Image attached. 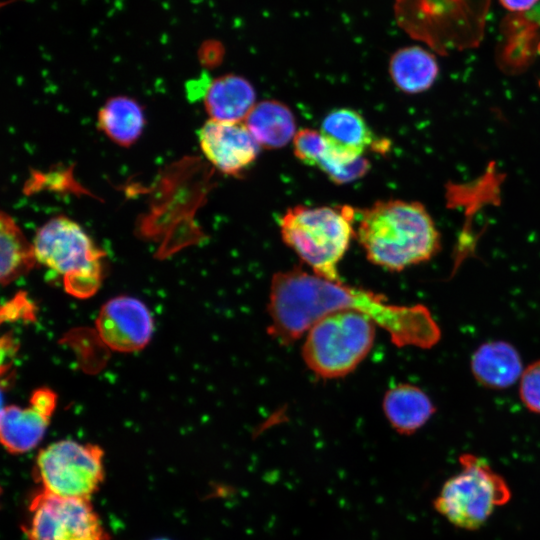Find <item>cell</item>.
<instances>
[{"label": "cell", "mask_w": 540, "mask_h": 540, "mask_svg": "<svg viewBox=\"0 0 540 540\" xmlns=\"http://www.w3.org/2000/svg\"><path fill=\"white\" fill-rule=\"evenodd\" d=\"M355 215L348 205H297L280 218L281 237L314 274L340 281L338 267L356 233Z\"/></svg>", "instance_id": "3957f363"}, {"label": "cell", "mask_w": 540, "mask_h": 540, "mask_svg": "<svg viewBox=\"0 0 540 540\" xmlns=\"http://www.w3.org/2000/svg\"><path fill=\"white\" fill-rule=\"evenodd\" d=\"M243 122L260 147L266 149L286 146L297 133L294 114L276 100L256 103Z\"/></svg>", "instance_id": "e0dca14e"}, {"label": "cell", "mask_w": 540, "mask_h": 540, "mask_svg": "<svg viewBox=\"0 0 540 540\" xmlns=\"http://www.w3.org/2000/svg\"><path fill=\"white\" fill-rule=\"evenodd\" d=\"M24 532L29 540H109L89 499L43 489L30 501Z\"/></svg>", "instance_id": "9c48e42d"}, {"label": "cell", "mask_w": 540, "mask_h": 540, "mask_svg": "<svg viewBox=\"0 0 540 540\" xmlns=\"http://www.w3.org/2000/svg\"><path fill=\"white\" fill-rule=\"evenodd\" d=\"M539 55H540V41H539V44H538V49H537Z\"/></svg>", "instance_id": "d4e9b609"}, {"label": "cell", "mask_w": 540, "mask_h": 540, "mask_svg": "<svg viewBox=\"0 0 540 540\" xmlns=\"http://www.w3.org/2000/svg\"><path fill=\"white\" fill-rule=\"evenodd\" d=\"M256 92L244 77L222 75L210 80L204 104L210 119L221 122H243L255 106Z\"/></svg>", "instance_id": "5bb4252c"}, {"label": "cell", "mask_w": 540, "mask_h": 540, "mask_svg": "<svg viewBox=\"0 0 540 540\" xmlns=\"http://www.w3.org/2000/svg\"><path fill=\"white\" fill-rule=\"evenodd\" d=\"M519 395L528 410L540 414V360L524 369L520 378Z\"/></svg>", "instance_id": "7402d4cb"}, {"label": "cell", "mask_w": 540, "mask_h": 540, "mask_svg": "<svg viewBox=\"0 0 540 540\" xmlns=\"http://www.w3.org/2000/svg\"><path fill=\"white\" fill-rule=\"evenodd\" d=\"M471 369L480 384L492 389L510 387L524 371L519 353L505 341L482 344L472 355Z\"/></svg>", "instance_id": "9a60e30c"}, {"label": "cell", "mask_w": 540, "mask_h": 540, "mask_svg": "<svg viewBox=\"0 0 540 540\" xmlns=\"http://www.w3.org/2000/svg\"><path fill=\"white\" fill-rule=\"evenodd\" d=\"M155 540H168V539H155Z\"/></svg>", "instance_id": "484cf974"}, {"label": "cell", "mask_w": 540, "mask_h": 540, "mask_svg": "<svg viewBox=\"0 0 540 540\" xmlns=\"http://www.w3.org/2000/svg\"><path fill=\"white\" fill-rule=\"evenodd\" d=\"M320 132L333 151L349 159L363 157L368 148L375 151L385 148L363 116L350 108L330 111L322 120Z\"/></svg>", "instance_id": "4fadbf2b"}, {"label": "cell", "mask_w": 540, "mask_h": 540, "mask_svg": "<svg viewBox=\"0 0 540 540\" xmlns=\"http://www.w3.org/2000/svg\"><path fill=\"white\" fill-rule=\"evenodd\" d=\"M490 0H396L399 25L413 38L446 54L477 46Z\"/></svg>", "instance_id": "277c9868"}, {"label": "cell", "mask_w": 540, "mask_h": 540, "mask_svg": "<svg viewBox=\"0 0 540 540\" xmlns=\"http://www.w3.org/2000/svg\"><path fill=\"white\" fill-rule=\"evenodd\" d=\"M95 326L104 344L122 353L142 350L150 342L154 330L153 316L148 307L128 295L116 296L105 302Z\"/></svg>", "instance_id": "30bf717a"}, {"label": "cell", "mask_w": 540, "mask_h": 540, "mask_svg": "<svg viewBox=\"0 0 540 540\" xmlns=\"http://www.w3.org/2000/svg\"><path fill=\"white\" fill-rule=\"evenodd\" d=\"M501 5L508 11L523 13L535 6L540 0H499Z\"/></svg>", "instance_id": "cb8c5ba5"}, {"label": "cell", "mask_w": 540, "mask_h": 540, "mask_svg": "<svg viewBox=\"0 0 540 540\" xmlns=\"http://www.w3.org/2000/svg\"><path fill=\"white\" fill-rule=\"evenodd\" d=\"M376 326L367 314L356 310L321 317L306 332L302 348L306 365L322 378L346 376L372 349Z\"/></svg>", "instance_id": "8992f818"}, {"label": "cell", "mask_w": 540, "mask_h": 540, "mask_svg": "<svg viewBox=\"0 0 540 540\" xmlns=\"http://www.w3.org/2000/svg\"><path fill=\"white\" fill-rule=\"evenodd\" d=\"M459 462L461 470L444 483L433 505L454 526L476 530L510 500L511 491L486 460L465 453Z\"/></svg>", "instance_id": "52a82bcc"}, {"label": "cell", "mask_w": 540, "mask_h": 540, "mask_svg": "<svg viewBox=\"0 0 540 540\" xmlns=\"http://www.w3.org/2000/svg\"><path fill=\"white\" fill-rule=\"evenodd\" d=\"M97 123L104 134L121 146H130L141 136L145 126L142 106L127 96L107 100L98 112Z\"/></svg>", "instance_id": "d6986e66"}, {"label": "cell", "mask_w": 540, "mask_h": 540, "mask_svg": "<svg viewBox=\"0 0 540 540\" xmlns=\"http://www.w3.org/2000/svg\"><path fill=\"white\" fill-rule=\"evenodd\" d=\"M57 402L56 393L47 387L35 389L26 407L2 408L0 438L12 454L26 453L43 439Z\"/></svg>", "instance_id": "7c38bea8"}, {"label": "cell", "mask_w": 540, "mask_h": 540, "mask_svg": "<svg viewBox=\"0 0 540 540\" xmlns=\"http://www.w3.org/2000/svg\"><path fill=\"white\" fill-rule=\"evenodd\" d=\"M201 150L220 172L239 176L256 160L260 145L244 122L209 119L198 132Z\"/></svg>", "instance_id": "8fae6325"}, {"label": "cell", "mask_w": 540, "mask_h": 540, "mask_svg": "<svg viewBox=\"0 0 540 540\" xmlns=\"http://www.w3.org/2000/svg\"><path fill=\"white\" fill-rule=\"evenodd\" d=\"M103 454L90 443L53 442L38 453L34 476L43 490L54 495L89 499L104 479Z\"/></svg>", "instance_id": "ba28073f"}, {"label": "cell", "mask_w": 540, "mask_h": 540, "mask_svg": "<svg viewBox=\"0 0 540 540\" xmlns=\"http://www.w3.org/2000/svg\"><path fill=\"white\" fill-rule=\"evenodd\" d=\"M342 310L367 314L398 346H429L438 330L424 307L397 306L375 292L300 268L276 273L269 293V333L280 343L299 339L321 317Z\"/></svg>", "instance_id": "6da1fadb"}, {"label": "cell", "mask_w": 540, "mask_h": 540, "mask_svg": "<svg viewBox=\"0 0 540 540\" xmlns=\"http://www.w3.org/2000/svg\"><path fill=\"white\" fill-rule=\"evenodd\" d=\"M355 231L367 259L390 271L428 261L440 249L435 223L416 201H377L361 211Z\"/></svg>", "instance_id": "7a4b0ae2"}, {"label": "cell", "mask_w": 540, "mask_h": 540, "mask_svg": "<svg viewBox=\"0 0 540 540\" xmlns=\"http://www.w3.org/2000/svg\"><path fill=\"white\" fill-rule=\"evenodd\" d=\"M1 316L2 321L4 319L8 321L15 319L32 320L35 316L34 307L32 302L25 297V294L21 293L7 302L6 306L2 308Z\"/></svg>", "instance_id": "603a6c76"}, {"label": "cell", "mask_w": 540, "mask_h": 540, "mask_svg": "<svg viewBox=\"0 0 540 540\" xmlns=\"http://www.w3.org/2000/svg\"><path fill=\"white\" fill-rule=\"evenodd\" d=\"M389 73L395 86L408 94L428 90L435 82L439 66L435 56L420 46L398 49L389 61Z\"/></svg>", "instance_id": "ac0fdd59"}, {"label": "cell", "mask_w": 540, "mask_h": 540, "mask_svg": "<svg viewBox=\"0 0 540 540\" xmlns=\"http://www.w3.org/2000/svg\"><path fill=\"white\" fill-rule=\"evenodd\" d=\"M292 142L295 157L309 166L314 165L317 156L325 145L321 132L308 128L297 131Z\"/></svg>", "instance_id": "44dd1931"}, {"label": "cell", "mask_w": 540, "mask_h": 540, "mask_svg": "<svg viewBox=\"0 0 540 540\" xmlns=\"http://www.w3.org/2000/svg\"><path fill=\"white\" fill-rule=\"evenodd\" d=\"M0 276L3 286L26 274L37 262L33 244H30L14 220L1 214Z\"/></svg>", "instance_id": "ffe728a7"}, {"label": "cell", "mask_w": 540, "mask_h": 540, "mask_svg": "<svg viewBox=\"0 0 540 540\" xmlns=\"http://www.w3.org/2000/svg\"><path fill=\"white\" fill-rule=\"evenodd\" d=\"M384 414L399 433L413 434L423 427L435 412L428 395L419 387L399 384L389 389L383 399Z\"/></svg>", "instance_id": "2e32d148"}, {"label": "cell", "mask_w": 540, "mask_h": 540, "mask_svg": "<svg viewBox=\"0 0 540 540\" xmlns=\"http://www.w3.org/2000/svg\"><path fill=\"white\" fill-rule=\"evenodd\" d=\"M36 261L62 276L65 291L76 298H89L103 277L104 252L85 230L66 216L45 222L33 239Z\"/></svg>", "instance_id": "5b68a950"}]
</instances>
